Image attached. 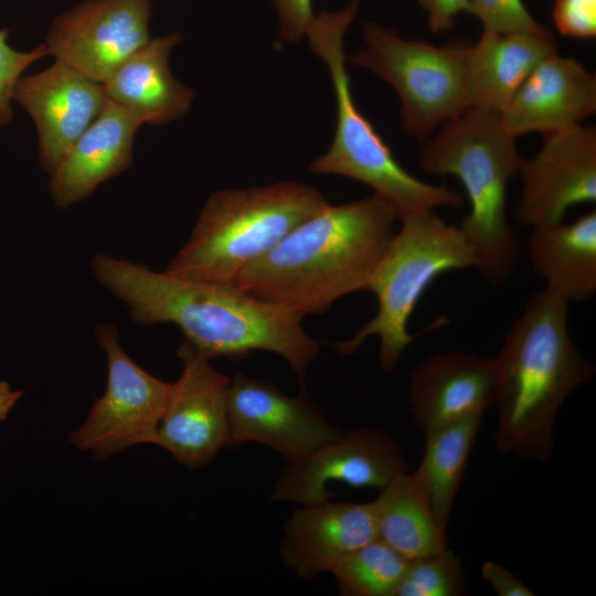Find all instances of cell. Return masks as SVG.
<instances>
[{"mask_svg": "<svg viewBox=\"0 0 596 596\" xmlns=\"http://www.w3.org/2000/svg\"><path fill=\"white\" fill-rule=\"evenodd\" d=\"M150 0H85L56 15L47 55L104 84L150 41Z\"/></svg>", "mask_w": 596, "mask_h": 596, "instance_id": "cell-11", "label": "cell"}, {"mask_svg": "<svg viewBox=\"0 0 596 596\" xmlns=\"http://www.w3.org/2000/svg\"><path fill=\"white\" fill-rule=\"evenodd\" d=\"M182 370L171 392L152 445L188 469H200L227 445V392L231 377L216 370L188 341L177 349Z\"/></svg>", "mask_w": 596, "mask_h": 596, "instance_id": "cell-12", "label": "cell"}, {"mask_svg": "<svg viewBox=\"0 0 596 596\" xmlns=\"http://www.w3.org/2000/svg\"><path fill=\"white\" fill-rule=\"evenodd\" d=\"M8 30H0V128L13 120L11 102L15 86L23 72L32 63L47 55L42 43L32 51L20 52L12 49L7 41Z\"/></svg>", "mask_w": 596, "mask_h": 596, "instance_id": "cell-28", "label": "cell"}, {"mask_svg": "<svg viewBox=\"0 0 596 596\" xmlns=\"http://www.w3.org/2000/svg\"><path fill=\"white\" fill-rule=\"evenodd\" d=\"M371 503L376 538L407 561L448 546L447 534L438 528L408 471L380 489V494Z\"/></svg>", "mask_w": 596, "mask_h": 596, "instance_id": "cell-24", "label": "cell"}, {"mask_svg": "<svg viewBox=\"0 0 596 596\" xmlns=\"http://www.w3.org/2000/svg\"><path fill=\"white\" fill-rule=\"evenodd\" d=\"M482 418H466L424 434L422 460L409 473L426 499L438 528L446 534Z\"/></svg>", "mask_w": 596, "mask_h": 596, "instance_id": "cell-23", "label": "cell"}, {"mask_svg": "<svg viewBox=\"0 0 596 596\" xmlns=\"http://www.w3.org/2000/svg\"><path fill=\"white\" fill-rule=\"evenodd\" d=\"M340 434L301 392L286 395L277 386L236 373L227 392V445L258 443L296 459Z\"/></svg>", "mask_w": 596, "mask_h": 596, "instance_id": "cell-14", "label": "cell"}, {"mask_svg": "<svg viewBox=\"0 0 596 596\" xmlns=\"http://www.w3.org/2000/svg\"><path fill=\"white\" fill-rule=\"evenodd\" d=\"M466 583L462 561L447 546L408 561L394 596H460Z\"/></svg>", "mask_w": 596, "mask_h": 596, "instance_id": "cell-26", "label": "cell"}, {"mask_svg": "<svg viewBox=\"0 0 596 596\" xmlns=\"http://www.w3.org/2000/svg\"><path fill=\"white\" fill-rule=\"evenodd\" d=\"M595 113V73L555 51L533 68L499 115L504 129L517 138L583 125Z\"/></svg>", "mask_w": 596, "mask_h": 596, "instance_id": "cell-16", "label": "cell"}, {"mask_svg": "<svg viewBox=\"0 0 596 596\" xmlns=\"http://www.w3.org/2000/svg\"><path fill=\"white\" fill-rule=\"evenodd\" d=\"M141 121L107 99L88 128L71 145L49 173V193L56 207L67 209L132 163L135 134Z\"/></svg>", "mask_w": 596, "mask_h": 596, "instance_id": "cell-19", "label": "cell"}, {"mask_svg": "<svg viewBox=\"0 0 596 596\" xmlns=\"http://www.w3.org/2000/svg\"><path fill=\"white\" fill-rule=\"evenodd\" d=\"M493 358L451 351L432 355L413 372L407 401L415 425L424 434L492 407Z\"/></svg>", "mask_w": 596, "mask_h": 596, "instance_id": "cell-17", "label": "cell"}, {"mask_svg": "<svg viewBox=\"0 0 596 596\" xmlns=\"http://www.w3.org/2000/svg\"><path fill=\"white\" fill-rule=\"evenodd\" d=\"M407 471V460L392 437L371 427L353 428L288 460L272 499L300 505L320 503L334 497L328 488L332 482L380 490Z\"/></svg>", "mask_w": 596, "mask_h": 596, "instance_id": "cell-10", "label": "cell"}, {"mask_svg": "<svg viewBox=\"0 0 596 596\" xmlns=\"http://www.w3.org/2000/svg\"><path fill=\"white\" fill-rule=\"evenodd\" d=\"M552 18L555 29L564 36L596 38V0H554Z\"/></svg>", "mask_w": 596, "mask_h": 596, "instance_id": "cell-29", "label": "cell"}, {"mask_svg": "<svg viewBox=\"0 0 596 596\" xmlns=\"http://www.w3.org/2000/svg\"><path fill=\"white\" fill-rule=\"evenodd\" d=\"M408 561L375 539L345 554L331 567L341 595L394 596Z\"/></svg>", "mask_w": 596, "mask_h": 596, "instance_id": "cell-25", "label": "cell"}, {"mask_svg": "<svg viewBox=\"0 0 596 596\" xmlns=\"http://www.w3.org/2000/svg\"><path fill=\"white\" fill-rule=\"evenodd\" d=\"M379 260L368 290L377 300V311L354 336L333 347L342 354L354 353L370 337L380 339L379 360L391 373L402 354L416 339L407 330L408 320L429 285L440 275L475 268V251L458 226L447 224L435 211L401 220Z\"/></svg>", "mask_w": 596, "mask_h": 596, "instance_id": "cell-7", "label": "cell"}, {"mask_svg": "<svg viewBox=\"0 0 596 596\" xmlns=\"http://www.w3.org/2000/svg\"><path fill=\"white\" fill-rule=\"evenodd\" d=\"M467 13L476 17L483 30L496 33H542L549 30L532 17L523 0H470Z\"/></svg>", "mask_w": 596, "mask_h": 596, "instance_id": "cell-27", "label": "cell"}, {"mask_svg": "<svg viewBox=\"0 0 596 596\" xmlns=\"http://www.w3.org/2000/svg\"><path fill=\"white\" fill-rule=\"evenodd\" d=\"M94 333L106 355V389L68 440L103 460L129 447L153 443L172 383L153 376L126 353L114 323H99Z\"/></svg>", "mask_w": 596, "mask_h": 596, "instance_id": "cell-9", "label": "cell"}, {"mask_svg": "<svg viewBox=\"0 0 596 596\" xmlns=\"http://www.w3.org/2000/svg\"><path fill=\"white\" fill-rule=\"evenodd\" d=\"M377 539L371 502L300 505L285 522L280 557L298 577L308 579L345 554Z\"/></svg>", "mask_w": 596, "mask_h": 596, "instance_id": "cell-18", "label": "cell"}, {"mask_svg": "<svg viewBox=\"0 0 596 596\" xmlns=\"http://www.w3.org/2000/svg\"><path fill=\"white\" fill-rule=\"evenodd\" d=\"M522 160L499 113L477 107L441 124L421 155L426 173L455 175L462 183L470 210L458 227L475 251V269L494 286L515 268L518 240L508 222L507 189Z\"/></svg>", "mask_w": 596, "mask_h": 596, "instance_id": "cell-4", "label": "cell"}, {"mask_svg": "<svg viewBox=\"0 0 596 596\" xmlns=\"http://www.w3.org/2000/svg\"><path fill=\"white\" fill-rule=\"evenodd\" d=\"M470 0H418L427 13V23L432 33H445L456 24V17L468 12Z\"/></svg>", "mask_w": 596, "mask_h": 596, "instance_id": "cell-31", "label": "cell"}, {"mask_svg": "<svg viewBox=\"0 0 596 596\" xmlns=\"http://www.w3.org/2000/svg\"><path fill=\"white\" fill-rule=\"evenodd\" d=\"M517 222L524 227L563 221L570 207L596 201V128L578 125L543 135L539 152L522 160Z\"/></svg>", "mask_w": 596, "mask_h": 596, "instance_id": "cell-13", "label": "cell"}, {"mask_svg": "<svg viewBox=\"0 0 596 596\" xmlns=\"http://www.w3.org/2000/svg\"><path fill=\"white\" fill-rule=\"evenodd\" d=\"M364 46L350 58L390 84L401 100L402 129L427 140L441 124L470 107L466 84L468 45L436 46L405 40L377 22L363 25Z\"/></svg>", "mask_w": 596, "mask_h": 596, "instance_id": "cell-8", "label": "cell"}, {"mask_svg": "<svg viewBox=\"0 0 596 596\" xmlns=\"http://www.w3.org/2000/svg\"><path fill=\"white\" fill-rule=\"evenodd\" d=\"M557 51L552 31L496 33L482 30L468 45L466 84L470 107L501 113L533 68Z\"/></svg>", "mask_w": 596, "mask_h": 596, "instance_id": "cell-21", "label": "cell"}, {"mask_svg": "<svg viewBox=\"0 0 596 596\" xmlns=\"http://www.w3.org/2000/svg\"><path fill=\"white\" fill-rule=\"evenodd\" d=\"M279 20V40L294 43L306 35L315 13L312 0H272Z\"/></svg>", "mask_w": 596, "mask_h": 596, "instance_id": "cell-30", "label": "cell"}, {"mask_svg": "<svg viewBox=\"0 0 596 596\" xmlns=\"http://www.w3.org/2000/svg\"><path fill=\"white\" fill-rule=\"evenodd\" d=\"M181 41L178 32L150 39L103 84L107 98L142 125L162 126L182 119L195 92L178 81L169 67L170 52Z\"/></svg>", "mask_w": 596, "mask_h": 596, "instance_id": "cell-20", "label": "cell"}, {"mask_svg": "<svg viewBox=\"0 0 596 596\" xmlns=\"http://www.w3.org/2000/svg\"><path fill=\"white\" fill-rule=\"evenodd\" d=\"M398 217L381 196L328 205L290 231L230 285L304 317L368 290Z\"/></svg>", "mask_w": 596, "mask_h": 596, "instance_id": "cell-2", "label": "cell"}, {"mask_svg": "<svg viewBox=\"0 0 596 596\" xmlns=\"http://www.w3.org/2000/svg\"><path fill=\"white\" fill-rule=\"evenodd\" d=\"M493 360L497 449L547 461L560 407L595 373L570 334L568 302L545 288L530 296Z\"/></svg>", "mask_w": 596, "mask_h": 596, "instance_id": "cell-3", "label": "cell"}, {"mask_svg": "<svg viewBox=\"0 0 596 596\" xmlns=\"http://www.w3.org/2000/svg\"><path fill=\"white\" fill-rule=\"evenodd\" d=\"M359 6V0H352L341 10L316 14L306 33L311 51L329 70L337 106L330 148L317 157L309 169L318 174H339L369 185L393 207L398 221L437 207L461 209L464 196L460 193L425 182L406 171L358 108L345 64L344 35Z\"/></svg>", "mask_w": 596, "mask_h": 596, "instance_id": "cell-5", "label": "cell"}, {"mask_svg": "<svg viewBox=\"0 0 596 596\" xmlns=\"http://www.w3.org/2000/svg\"><path fill=\"white\" fill-rule=\"evenodd\" d=\"M23 394V390L12 389L7 381H0V422L6 419Z\"/></svg>", "mask_w": 596, "mask_h": 596, "instance_id": "cell-33", "label": "cell"}, {"mask_svg": "<svg viewBox=\"0 0 596 596\" xmlns=\"http://www.w3.org/2000/svg\"><path fill=\"white\" fill-rule=\"evenodd\" d=\"M103 84L67 63L22 76L13 100L35 124L40 167L51 172L71 145L98 117L107 103Z\"/></svg>", "mask_w": 596, "mask_h": 596, "instance_id": "cell-15", "label": "cell"}, {"mask_svg": "<svg viewBox=\"0 0 596 596\" xmlns=\"http://www.w3.org/2000/svg\"><path fill=\"white\" fill-rule=\"evenodd\" d=\"M91 268L136 323L175 324L210 360L264 350L284 358L302 379L320 352L302 317L230 284L188 279L105 253L93 257Z\"/></svg>", "mask_w": 596, "mask_h": 596, "instance_id": "cell-1", "label": "cell"}, {"mask_svg": "<svg viewBox=\"0 0 596 596\" xmlns=\"http://www.w3.org/2000/svg\"><path fill=\"white\" fill-rule=\"evenodd\" d=\"M533 269L545 289L568 304L596 292V211L571 223L563 221L530 228L526 240Z\"/></svg>", "mask_w": 596, "mask_h": 596, "instance_id": "cell-22", "label": "cell"}, {"mask_svg": "<svg viewBox=\"0 0 596 596\" xmlns=\"http://www.w3.org/2000/svg\"><path fill=\"white\" fill-rule=\"evenodd\" d=\"M481 576L499 596L536 595L514 574L493 561H487L482 564Z\"/></svg>", "mask_w": 596, "mask_h": 596, "instance_id": "cell-32", "label": "cell"}, {"mask_svg": "<svg viewBox=\"0 0 596 596\" xmlns=\"http://www.w3.org/2000/svg\"><path fill=\"white\" fill-rule=\"evenodd\" d=\"M328 205L317 189L297 182L216 191L205 201L189 240L166 272L231 284L242 269Z\"/></svg>", "mask_w": 596, "mask_h": 596, "instance_id": "cell-6", "label": "cell"}]
</instances>
